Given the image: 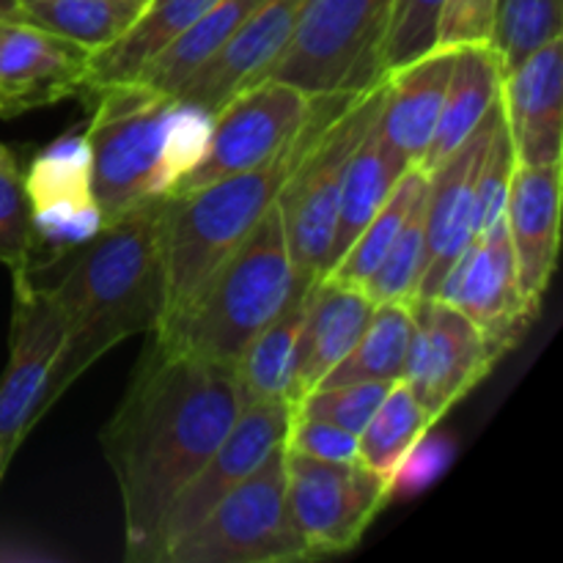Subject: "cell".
Wrapping results in <instances>:
<instances>
[{
    "label": "cell",
    "mask_w": 563,
    "mask_h": 563,
    "mask_svg": "<svg viewBox=\"0 0 563 563\" xmlns=\"http://www.w3.org/2000/svg\"><path fill=\"white\" fill-rule=\"evenodd\" d=\"M231 366L152 341L99 432L124 509L126 561L146 563L159 520L207 465L242 410Z\"/></svg>",
    "instance_id": "6da1fadb"
},
{
    "label": "cell",
    "mask_w": 563,
    "mask_h": 563,
    "mask_svg": "<svg viewBox=\"0 0 563 563\" xmlns=\"http://www.w3.org/2000/svg\"><path fill=\"white\" fill-rule=\"evenodd\" d=\"M163 196L102 225L75 251L58 280L47 284L69 322V341L55 372L53 405L80 374L119 341L154 333L165 313V264L159 245Z\"/></svg>",
    "instance_id": "7a4b0ae2"
},
{
    "label": "cell",
    "mask_w": 563,
    "mask_h": 563,
    "mask_svg": "<svg viewBox=\"0 0 563 563\" xmlns=\"http://www.w3.org/2000/svg\"><path fill=\"white\" fill-rule=\"evenodd\" d=\"M361 93V91H357ZM355 93H322L302 130L264 165L218 181L163 196L159 212V245L165 264V313L159 328L174 322L209 275L234 253L258 220L275 207L291 170L300 165L324 126L350 104ZM157 328V330H159Z\"/></svg>",
    "instance_id": "3957f363"
},
{
    "label": "cell",
    "mask_w": 563,
    "mask_h": 563,
    "mask_svg": "<svg viewBox=\"0 0 563 563\" xmlns=\"http://www.w3.org/2000/svg\"><path fill=\"white\" fill-rule=\"evenodd\" d=\"M212 115L141 80L97 88L88 130L91 190L104 223L165 196L207 152Z\"/></svg>",
    "instance_id": "277c9868"
},
{
    "label": "cell",
    "mask_w": 563,
    "mask_h": 563,
    "mask_svg": "<svg viewBox=\"0 0 563 563\" xmlns=\"http://www.w3.org/2000/svg\"><path fill=\"white\" fill-rule=\"evenodd\" d=\"M300 286L306 284L297 278L280 214L273 207L209 275L190 306L152 335L170 350L234 368L245 346Z\"/></svg>",
    "instance_id": "5b68a950"
},
{
    "label": "cell",
    "mask_w": 563,
    "mask_h": 563,
    "mask_svg": "<svg viewBox=\"0 0 563 563\" xmlns=\"http://www.w3.org/2000/svg\"><path fill=\"white\" fill-rule=\"evenodd\" d=\"M390 11L394 0H308L284 55L262 80H284L311 97L377 86Z\"/></svg>",
    "instance_id": "8992f818"
},
{
    "label": "cell",
    "mask_w": 563,
    "mask_h": 563,
    "mask_svg": "<svg viewBox=\"0 0 563 563\" xmlns=\"http://www.w3.org/2000/svg\"><path fill=\"white\" fill-rule=\"evenodd\" d=\"M383 99L385 77L377 86L355 93L313 141L275 201L291 264L302 284L324 278L328 273L346 163L363 132L383 110Z\"/></svg>",
    "instance_id": "52a82bcc"
},
{
    "label": "cell",
    "mask_w": 563,
    "mask_h": 563,
    "mask_svg": "<svg viewBox=\"0 0 563 563\" xmlns=\"http://www.w3.org/2000/svg\"><path fill=\"white\" fill-rule=\"evenodd\" d=\"M289 561H308V553L291 522L284 445L223 495L214 509L159 559V563Z\"/></svg>",
    "instance_id": "ba28073f"
},
{
    "label": "cell",
    "mask_w": 563,
    "mask_h": 563,
    "mask_svg": "<svg viewBox=\"0 0 563 563\" xmlns=\"http://www.w3.org/2000/svg\"><path fill=\"white\" fill-rule=\"evenodd\" d=\"M9 361L0 377V449L9 467L38 418L53 407L55 372L69 341V322L31 264L11 269Z\"/></svg>",
    "instance_id": "9c48e42d"
},
{
    "label": "cell",
    "mask_w": 563,
    "mask_h": 563,
    "mask_svg": "<svg viewBox=\"0 0 563 563\" xmlns=\"http://www.w3.org/2000/svg\"><path fill=\"white\" fill-rule=\"evenodd\" d=\"M286 495L308 559H324L357 548L394 487L361 462H322L286 451Z\"/></svg>",
    "instance_id": "30bf717a"
},
{
    "label": "cell",
    "mask_w": 563,
    "mask_h": 563,
    "mask_svg": "<svg viewBox=\"0 0 563 563\" xmlns=\"http://www.w3.org/2000/svg\"><path fill=\"white\" fill-rule=\"evenodd\" d=\"M313 104L317 97L284 80H258L247 86L212 115L207 152L174 181L168 196L198 190L209 181L273 159L302 130Z\"/></svg>",
    "instance_id": "8fae6325"
},
{
    "label": "cell",
    "mask_w": 563,
    "mask_h": 563,
    "mask_svg": "<svg viewBox=\"0 0 563 563\" xmlns=\"http://www.w3.org/2000/svg\"><path fill=\"white\" fill-rule=\"evenodd\" d=\"M412 341L401 383L410 388L432 423L454 410L500 361L482 330L449 302H412Z\"/></svg>",
    "instance_id": "7c38bea8"
},
{
    "label": "cell",
    "mask_w": 563,
    "mask_h": 563,
    "mask_svg": "<svg viewBox=\"0 0 563 563\" xmlns=\"http://www.w3.org/2000/svg\"><path fill=\"white\" fill-rule=\"evenodd\" d=\"M289 418L291 405H286V401H251V405L242 407L234 427L229 429L218 451L185 484V489L176 495L174 504L163 515L152 544H148L146 563H159L170 544H176L187 531H192L223 495H229L278 445L286 443Z\"/></svg>",
    "instance_id": "4fadbf2b"
},
{
    "label": "cell",
    "mask_w": 563,
    "mask_h": 563,
    "mask_svg": "<svg viewBox=\"0 0 563 563\" xmlns=\"http://www.w3.org/2000/svg\"><path fill=\"white\" fill-rule=\"evenodd\" d=\"M434 297L465 313L498 357L520 341L533 313L522 297L506 218L473 236Z\"/></svg>",
    "instance_id": "5bb4252c"
},
{
    "label": "cell",
    "mask_w": 563,
    "mask_h": 563,
    "mask_svg": "<svg viewBox=\"0 0 563 563\" xmlns=\"http://www.w3.org/2000/svg\"><path fill=\"white\" fill-rule=\"evenodd\" d=\"M31 212L33 242L55 256L75 251L104 225L91 190V152L86 135L58 137L31 163L22 176Z\"/></svg>",
    "instance_id": "9a60e30c"
},
{
    "label": "cell",
    "mask_w": 563,
    "mask_h": 563,
    "mask_svg": "<svg viewBox=\"0 0 563 563\" xmlns=\"http://www.w3.org/2000/svg\"><path fill=\"white\" fill-rule=\"evenodd\" d=\"M504 115V104H495L487 119L432 170H427V262L418 300H432L440 284L476 236V185L487 154L489 137Z\"/></svg>",
    "instance_id": "2e32d148"
},
{
    "label": "cell",
    "mask_w": 563,
    "mask_h": 563,
    "mask_svg": "<svg viewBox=\"0 0 563 563\" xmlns=\"http://www.w3.org/2000/svg\"><path fill=\"white\" fill-rule=\"evenodd\" d=\"M91 49L31 25L0 22V115L11 119L71 97L88 82Z\"/></svg>",
    "instance_id": "e0dca14e"
},
{
    "label": "cell",
    "mask_w": 563,
    "mask_h": 563,
    "mask_svg": "<svg viewBox=\"0 0 563 563\" xmlns=\"http://www.w3.org/2000/svg\"><path fill=\"white\" fill-rule=\"evenodd\" d=\"M306 3L308 0H262L176 99L209 115L218 113L231 97L262 80L284 55Z\"/></svg>",
    "instance_id": "ac0fdd59"
},
{
    "label": "cell",
    "mask_w": 563,
    "mask_h": 563,
    "mask_svg": "<svg viewBox=\"0 0 563 563\" xmlns=\"http://www.w3.org/2000/svg\"><path fill=\"white\" fill-rule=\"evenodd\" d=\"M561 168L515 163L506 196V231L515 251L520 289L528 311L537 317L559 262Z\"/></svg>",
    "instance_id": "d6986e66"
},
{
    "label": "cell",
    "mask_w": 563,
    "mask_h": 563,
    "mask_svg": "<svg viewBox=\"0 0 563 563\" xmlns=\"http://www.w3.org/2000/svg\"><path fill=\"white\" fill-rule=\"evenodd\" d=\"M500 104L515 163H563V36L506 71Z\"/></svg>",
    "instance_id": "ffe728a7"
},
{
    "label": "cell",
    "mask_w": 563,
    "mask_h": 563,
    "mask_svg": "<svg viewBox=\"0 0 563 563\" xmlns=\"http://www.w3.org/2000/svg\"><path fill=\"white\" fill-rule=\"evenodd\" d=\"M377 302L363 286L344 284L330 275L308 286L306 319L297 341L295 405L300 396L317 388L324 374L344 361L366 330ZM291 405V407H295Z\"/></svg>",
    "instance_id": "44dd1931"
},
{
    "label": "cell",
    "mask_w": 563,
    "mask_h": 563,
    "mask_svg": "<svg viewBox=\"0 0 563 563\" xmlns=\"http://www.w3.org/2000/svg\"><path fill=\"white\" fill-rule=\"evenodd\" d=\"M451 66H454V49L434 47L421 58L385 75L379 126L388 146L410 168H421L423 154L432 143Z\"/></svg>",
    "instance_id": "7402d4cb"
},
{
    "label": "cell",
    "mask_w": 563,
    "mask_h": 563,
    "mask_svg": "<svg viewBox=\"0 0 563 563\" xmlns=\"http://www.w3.org/2000/svg\"><path fill=\"white\" fill-rule=\"evenodd\" d=\"M504 69L493 44H462L454 47L449 86H445L443 108L432 143L421 159L423 170H432L443 157H449L498 104Z\"/></svg>",
    "instance_id": "603a6c76"
},
{
    "label": "cell",
    "mask_w": 563,
    "mask_h": 563,
    "mask_svg": "<svg viewBox=\"0 0 563 563\" xmlns=\"http://www.w3.org/2000/svg\"><path fill=\"white\" fill-rule=\"evenodd\" d=\"M214 0H146L137 20L108 47L91 53L86 88L135 80L143 66L174 44Z\"/></svg>",
    "instance_id": "cb8c5ba5"
},
{
    "label": "cell",
    "mask_w": 563,
    "mask_h": 563,
    "mask_svg": "<svg viewBox=\"0 0 563 563\" xmlns=\"http://www.w3.org/2000/svg\"><path fill=\"white\" fill-rule=\"evenodd\" d=\"M405 170H410V165L388 146L377 115V119L372 121V126L363 132L355 152H352L350 163H346L328 269L344 256L346 247H350L352 242H355V236L366 229V223L377 214V209L383 207L385 198L390 196V190H394L396 181L401 179Z\"/></svg>",
    "instance_id": "d4e9b609"
},
{
    "label": "cell",
    "mask_w": 563,
    "mask_h": 563,
    "mask_svg": "<svg viewBox=\"0 0 563 563\" xmlns=\"http://www.w3.org/2000/svg\"><path fill=\"white\" fill-rule=\"evenodd\" d=\"M308 286L291 295L284 311L245 346L234 374L242 405L251 401H286L295 405V363L302 319L308 306Z\"/></svg>",
    "instance_id": "484cf974"
},
{
    "label": "cell",
    "mask_w": 563,
    "mask_h": 563,
    "mask_svg": "<svg viewBox=\"0 0 563 563\" xmlns=\"http://www.w3.org/2000/svg\"><path fill=\"white\" fill-rule=\"evenodd\" d=\"M258 3L262 0H214L174 44H168L143 66L135 80L176 97L190 82V77L234 36L236 27L251 16Z\"/></svg>",
    "instance_id": "4316f807"
},
{
    "label": "cell",
    "mask_w": 563,
    "mask_h": 563,
    "mask_svg": "<svg viewBox=\"0 0 563 563\" xmlns=\"http://www.w3.org/2000/svg\"><path fill=\"white\" fill-rule=\"evenodd\" d=\"M412 306L407 302H377L366 330L352 346L350 355L335 363L319 385H344L374 379V383H399L405 374L407 352L412 341Z\"/></svg>",
    "instance_id": "83f0119b"
},
{
    "label": "cell",
    "mask_w": 563,
    "mask_h": 563,
    "mask_svg": "<svg viewBox=\"0 0 563 563\" xmlns=\"http://www.w3.org/2000/svg\"><path fill=\"white\" fill-rule=\"evenodd\" d=\"M432 427V418L427 416V410L418 405L410 388L399 379V383L390 385L383 405L377 407L366 429L357 434L361 465H366L368 471L377 473L379 478H385L394 487L399 467L405 465L410 451L427 438Z\"/></svg>",
    "instance_id": "f1b7e54d"
},
{
    "label": "cell",
    "mask_w": 563,
    "mask_h": 563,
    "mask_svg": "<svg viewBox=\"0 0 563 563\" xmlns=\"http://www.w3.org/2000/svg\"><path fill=\"white\" fill-rule=\"evenodd\" d=\"M143 5L146 0H20V20L97 53L137 20Z\"/></svg>",
    "instance_id": "f546056e"
},
{
    "label": "cell",
    "mask_w": 563,
    "mask_h": 563,
    "mask_svg": "<svg viewBox=\"0 0 563 563\" xmlns=\"http://www.w3.org/2000/svg\"><path fill=\"white\" fill-rule=\"evenodd\" d=\"M427 170L423 168H410L401 174V179L396 181V187L390 190V196L385 198L383 207L377 209L372 220L366 223V229L355 236L350 247H346L344 256L328 269L330 278L344 280L352 286H366L368 278L374 275V269L383 264L385 253L390 251V245L399 236L401 225L410 218L412 207L421 201V196L427 192Z\"/></svg>",
    "instance_id": "4dcf8cb0"
},
{
    "label": "cell",
    "mask_w": 563,
    "mask_h": 563,
    "mask_svg": "<svg viewBox=\"0 0 563 563\" xmlns=\"http://www.w3.org/2000/svg\"><path fill=\"white\" fill-rule=\"evenodd\" d=\"M563 36V0H495L493 47L500 69L511 71L533 49Z\"/></svg>",
    "instance_id": "1f68e13d"
},
{
    "label": "cell",
    "mask_w": 563,
    "mask_h": 563,
    "mask_svg": "<svg viewBox=\"0 0 563 563\" xmlns=\"http://www.w3.org/2000/svg\"><path fill=\"white\" fill-rule=\"evenodd\" d=\"M423 262H427V192L412 207L410 218L401 225L390 251L385 253L383 264L374 269L363 289L368 291L374 302H407V306H412L418 300V291H421Z\"/></svg>",
    "instance_id": "d6a6232c"
},
{
    "label": "cell",
    "mask_w": 563,
    "mask_h": 563,
    "mask_svg": "<svg viewBox=\"0 0 563 563\" xmlns=\"http://www.w3.org/2000/svg\"><path fill=\"white\" fill-rule=\"evenodd\" d=\"M394 383H374V379H361V383L344 385H317L306 396L297 399L291 407L302 416L322 418V421L335 423L352 434H361L383 399L388 396Z\"/></svg>",
    "instance_id": "836d02e7"
},
{
    "label": "cell",
    "mask_w": 563,
    "mask_h": 563,
    "mask_svg": "<svg viewBox=\"0 0 563 563\" xmlns=\"http://www.w3.org/2000/svg\"><path fill=\"white\" fill-rule=\"evenodd\" d=\"M443 3L445 0H394L383 47L385 75L438 47V25Z\"/></svg>",
    "instance_id": "e575fe53"
},
{
    "label": "cell",
    "mask_w": 563,
    "mask_h": 563,
    "mask_svg": "<svg viewBox=\"0 0 563 563\" xmlns=\"http://www.w3.org/2000/svg\"><path fill=\"white\" fill-rule=\"evenodd\" d=\"M33 229L16 159L0 163V264L9 269L33 262Z\"/></svg>",
    "instance_id": "d590c367"
},
{
    "label": "cell",
    "mask_w": 563,
    "mask_h": 563,
    "mask_svg": "<svg viewBox=\"0 0 563 563\" xmlns=\"http://www.w3.org/2000/svg\"><path fill=\"white\" fill-rule=\"evenodd\" d=\"M515 170V148H511L506 119L500 115L493 137H489L487 154H484L482 170L476 185V234L498 223L506 214V196H509V179Z\"/></svg>",
    "instance_id": "8d00e7d4"
},
{
    "label": "cell",
    "mask_w": 563,
    "mask_h": 563,
    "mask_svg": "<svg viewBox=\"0 0 563 563\" xmlns=\"http://www.w3.org/2000/svg\"><path fill=\"white\" fill-rule=\"evenodd\" d=\"M286 451L311 456L322 462H361L357 451V434L322 421V418L302 416L291 410L289 432H286Z\"/></svg>",
    "instance_id": "74e56055"
},
{
    "label": "cell",
    "mask_w": 563,
    "mask_h": 563,
    "mask_svg": "<svg viewBox=\"0 0 563 563\" xmlns=\"http://www.w3.org/2000/svg\"><path fill=\"white\" fill-rule=\"evenodd\" d=\"M495 25V0H445L440 11L438 47L489 44Z\"/></svg>",
    "instance_id": "f35d334b"
},
{
    "label": "cell",
    "mask_w": 563,
    "mask_h": 563,
    "mask_svg": "<svg viewBox=\"0 0 563 563\" xmlns=\"http://www.w3.org/2000/svg\"><path fill=\"white\" fill-rule=\"evenodd\" d=\"M451 462V449L443 440H427L423 438L416 449L410 451V456L405 460V465L399 467L394 478V493L396 489H407V493H416V489L427 487L429 482L443 473V467Z\"/></svg>",
    "instance_id": "ab89813d"
},
{
    "label": "cell",
    "mask_w": 563,
    "mask_h": 563,
    "mask_svg": "<svg viewBox=\"0 0 563 563\" xmlns=\"http://www.w3.org/2000/svg\"><path fill=\"white\" fill-rule=\"evenodd\" d=\"M20 20V0H0V22Z\"/></svg>",
    "instance_id": "60d3db41"
},
{
    "label": "cell",
    "mask_w": 563,
    "mask_h": 563,
    "mask_svg": "<svg viewBox=\"0 0 563 563\" xmlns=\"http://www.w3.org/2000/svg\"><path fill=\"white\" fill-rule=\"evenodd\" d=\"M5 159H14V154H11L9 148H5L3 143H0V163H5Z\"/></svg>",
    "instance_id": "b9f144b4"
},
{
    "label": "cell",
    "mask_w": 563,
    "mask_h": 563,
    "mask_svg": "<svg viewBox=\"0 0 563 563\" xmlns=\"http://www.w3.org/2000/svg\"><path fill=\"white\" fill-rule=\"evenodd\" d=\"M3 471H5V462H3V449H0V476H3Z\"/></svg>",
    "instance_id": "7bdbcfd3"
}]
</instances>
